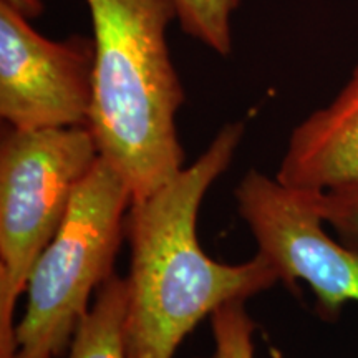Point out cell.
I'll return each instance as SVG.
<instances>
[{"label":"cell","mask_w":358,"mask_h":358,"mask_svg":"<svg viewBox=\"0 0 358 358\" xmlns=\"http://www.w3.org/2000/svg\"><path fill=\"white\" fill-rule=\"evenodd\" d=\"M244 129L243 122L224 124L194 163L129 206L124 224L128 358H173L199 322L224 303L248 301L280 282L261 252L234 266L214 261L196 231L206 192L231 166Z\"/></svg>","instance_id":"6da1fadb"},{"label":"cell","mask_w":358,"mask_h":358,"mask_svg":"<svg viewBox=\"0 0 358 358\" xmlns=\"http://www.w3.org/2000/svg\"><path fill=\"white\" fill-rule=\"evenodd\" d=\"M95 42L88 129L98 155L122 174L133 203L185 168L176 115L185 90L166 32L174 0H85Z\"/></svg>","instance_id":"7a4b0ae2"},{"label":"cell","mask_w":358,"mask_h":358,"mask_svg":"<svg viewBox=\"0 0 358 358\" xmlns=\"http://www.w3.org/2000/svg\"><path fill=\"white\" fill-rule=\"evenodd\" d=\"M131 203L122 174L98 156L27 280L15 358L65 357L92 295L115 274Z\"/></svg>","instance_id":"3957f363"},{"label":"cell","mask_w":358,"mask_h":358,"mask_svg":"<svg viewBox=\"0 0 358 358\" xmlns=\"http://www.w3.org/2000/svg\"><path fill=\"white\" fill-rule=\"evenodd\" d=\"M88 127L3 128L0 140V358H15V307L98 159Z\"/></svg>","instance_id":"277c9868"},{"label":"cell","mask_w":358,"mask_h":358,"mask_svg":"<svg viewBox=\"0 0 358 358\" xmlns=\"http://www.w3.org/2000/svg\"><path fill=\"white\" fill-rule=\"evenodd\" d=\"M234 198L257 252L271 261L280 282L310 285L322 319H337L347 302L358 303V250L325 231L317 191L285 186L250 169Z\"/></svg>","instance_id":"5b68a950"},{"label":"cell","mask_w":358,"mask_h":358,"mask_svg":"<svg viewBox=\"0 0 358 358\" xmlns=\"http://www.w3.org/2000/svg\"><path fill=\"white\" fill-rule=\"evenodd\" d=\"M0 0V116L17 129L87 127L93 101L95 42L40 35Z\"/></svg>","instance_id":"8992f818"},{"label":"cell","mask_w":358,"mask_h":358,"mask_svg":"<svg viewBox=\"0 0 358 358\" xmlns=\"http://www.w3.org/2000/svg\"><path fill=\"white\" fill-rule=\"evenodd\" d=\"M275 178L312 191L358 179V64L338 95L295 127Z\"/></svg>","instance_id":"52a82bcc"},{"label":"cell","mask_w":358,"mask_h":358,"mask_svg":"<svg viewBox=\"0 0 358 358\" xmlns=\"http://www.w3.org/2000/svg\"><path fill=\"white\" fill-rule=\"evenodd\" d=\"M127 282L113 274L98 289L92 307L62 358H128L124 347Z\"/></svg>","instance_id":"ba28073f"},{"label":"cell","mask_w":358,"mask_h":358,"mask_svg":"<svg viewBox=\"0 0 358 358\" xmlns=\"http://www.w3.org/2000/svg\"><path fill=\"white\" fill-rule=\"evenodd\" d=\"M241 2L243 0H174L181 29L221 57L232 52V13Z\"/></svg>","instance_id":"9c48e42d"},{"label":"cell","mask_w":358,"mask_h":358,"mask_svg":"<svg viewBox=\"0 0 358 358\" xmlns=\"http://www.w3.org/2000/svg\"><path fill=\"white\" fill-rule=\"evenodd\" d=\"M209 319L214 350L211 355L198 358H254L256 324L245 310V301L224 303Z\"/></svg>","instance_id":"30bf717a"},{"label":"cell","mask_w":358,"mask_h":358,"mask_svg":"<svg viewBox=\"0 0 358 358\" xmlns=\"http://www.w3.org/2000/svg\"><path fill=\"white\" fill-rule=\"evenodd\" d=\"M317 208L337 239L358 250V179L317 191Z\"/></svg>","instance_id":"8fae6325"},{"label":"cell","mask_w":358,"mask_h":358,"mask_svg":"<svg viewBox=\"0 0 358 358\" xmlns=\"http://www.w3.org/2000/svg\"><path fill=\"white\" fill-rule=\"evenodd\" d=\"M3 2L19 10L27 19H35L43 12L42 0H3Z\"/></svg>","instance_id":"7c38bea8"}]
</instances>
